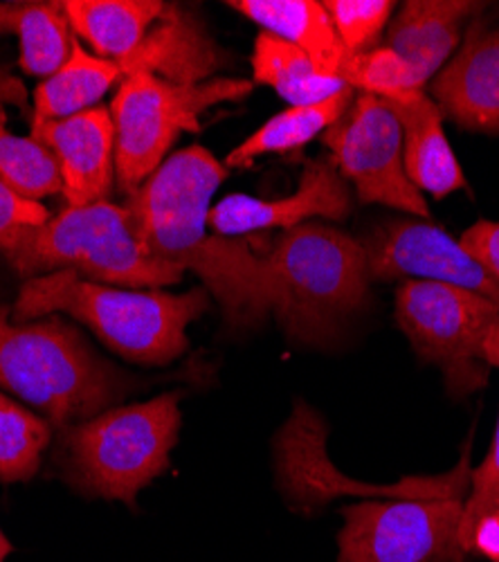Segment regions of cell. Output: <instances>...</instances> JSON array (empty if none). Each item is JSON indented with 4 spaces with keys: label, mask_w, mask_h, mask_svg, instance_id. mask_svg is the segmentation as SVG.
Segmentation results:
<instances>
[{
    "label": "cell",
    "mask_w": 499,
    "mask_h": 562,
    "mask_svg": "<svg viewBox=\"0 0 499 562\" xmlns=\"http://www.w3.org/2000/svg\"><path fill=\"white\" fill-rule=\"evenodd\" d=\"M322 5L351 57L378 48L381 34L394 12L389 0H325Z\"/></svg>",
    "instance_id": "27"
},
{
    "label": "cell",
    "mask_w": 499,
    "mask_h": 562,
    "mask_svg": "<svg viewBox=\"0 0 499 562\" xmlns=\"http://www.w3.org/2000/svg\"><path fill=\"white\" fill-rule=\"evenodd\" d=\"M460 244L499 284V221H477L462 234Z\"/></svg>",
    "instance_id": "29"
},
{
    "label": "cell",
    "mask_w": 499,
    "mask_h": 562,
    "mask_svg": "<svg viewBox=\"0 0 499 562\" xmlns=\"http://www.w3.org/2000/svg\"><path fill=\"white\" fill-rule=\"evenodd\" d=\"M402 128V165L407 178L419 192L445 199L468 187V180L452 151L443 113L426 92H415L400 100H385Z\"/></svg>",
    "instance_id": "16"
},
{
    "label": "cell",
    "mask_w": 499,
    "mask_h": 562,
    "mask_svg": "<svg viewBox=\"0 0 499 562\" xmlns=\"http://www.w3.org/2000/svg\"><path fill=\"white\" fill-rule=\"evenodd\" d=\"M0 182L19 199L32 203L64 192L61 171L53 151L32 135L12 133L3 109H0Z\"/></svg>",
    "instance_id": "24"
},
{
    "label": "cell",
    "mask_w": 499,
    "mask_h": 562,
    "mask_svg": "<svg viewBox=\"0 0 499 562\" xmlns=\"http://www.w3.org/2000/svg\"><path fill=\"white\" fill-rule=\"evenodd\" d=\"M12 551H14L12 542L5 538L3 529H0V562H5V560H8V555H10Z\"/></svg>",
    "instance_id": "33"
},
{
    "label": "cell",
    "mask_w": 499,
    "mask_h": 562,
    "mask_svg": "<svg viewBox=\"0 0 499 562\" xmlns=\"http://www.w3.org/2000/svg\"><path fill=\"white\" fill-rule=\"evenodd\" d=\"M180 394L106 409L61 428V468L68 484L90 497L135 506L138 493L162 475L180 432Z\"/></svg>",
    "instance_id": "6"
},
{
    "label": "cell",
    "mask_w": 499,
    "mask_h": 562,
    "mask_svg": "<svg viewBox=\"0 0 499 562\" xmlns=\"http://www.w3.org/2000/svg\"><path fill=\"white\" fill-rule=\"evenodd\" d=\"M30 135L59 165L68 207L109 201L115 182V124L111 109L95 106L68 120H32Z\"/></svg>",
    "instance_id": "14"
},
{
    "label": "cell",
    "mask_w": 499,
    "mask_h": 562,
    "mask_svg": "<svg viewBox=\"0 0 499 562\" xmlns=\"http://www.w3.org/2000/svg\"><path fill=\"white\" fill-rule=\"evenodd\" d=\"M122 79L117 64L90 55L79 38H72L64 66L43 79L34 90V117L38 122L68 120L95 109L111 86Z\"/></svg>",
    "instance_id": "20"
},
{
    "label": "cell",
    "mask_w": 499,
    "mask_h": 562,
    "mask_svg": "<svg viewBox=\"0 0 499 562\" xmlns=\"http://www.w3.org/2000/svg\"><path fill=\"white\" fill-rule=\"evenodd\" d=\"M432 98L457 126L499 137V19L481 10L468 21L457 55L432 81Z\"/></svg>",
    "instance_id": "13"
},
{
    "label": "cell",
    "mask_w": 499,
    "mask_h": 562,
    "mask_svg": "<svg viewBox=\"0 0 499 562\" xmlns=\"http://www.w3.org/2000/svg\"><path fill=\"white\" fill-rule=\"evenodd\" d=\"M0 34L19 38L21 68L41 79H48L64 66L75 38L64 5L43 0L0 3Z\"/></svg>",
    "instance_id": "21"
},
{
    "label": "cell",
    "mask_w": 499,
    "mask_h": 562,
    "mask_svg": "<svg viewBox=\"0 0 499 562\" xmlns=\"http://www.w3.org/2000/svg\"><path fill=\"white\" fill-rule=\"evenodd\" d=\"M340 79L358 92L376 95L383 100H400L415 92H423L428 79L400 55L389 50L387 45L349 57L340 72Z\"/></svg>",
    "instance_id": "26"
},
{
    "label": "cell",
    "mask_w": 499,
    "mask_h": 562,
    "mask_svg": "<svg viewBox=\"0 0 499 562\" xmlns=\"http://www.w3.org/2000/svg\"><path fill=\"white\" fill-rule=\"evenodd\" d=\"M484 362L490 367H499V324L490 331L484 345Z\"/></svg>",
    "instance_id": "32"
},
{
    "label": "cell",
    "mask_w": 499,
    "mask_h": 562,
    "mask_svg": "<svg viewBox=\"0 0 499 562\" xmlns=\"http://www.w3.org/2000/svg\"><path fill=\"white\" fill-rule=\"evenodd\" d=\"M48 210L41 203L23 201L16 194H12L8 187L0 182V239L10 234L14 227L21 225H38L48 221Z\"/></svg>",
    "instance_id": "31"
},
{
    "label": "cell",
    "mask_w": 499,
    "mask_h": 562,
    "mask_svg": "<svg viewBox=\"0 0 499 562\" xmlns=\"http://www.w3.org/2000/svg\"><path fill=\"white\" fill-rule=\"evenodd\" d=\"M0 252L25 279L59 270L122 289L178 284L185 270L149 255L126 207L109 201L64 207L38 225H21L0 239Z\"/></svg>",
    "instance_id": "3"
},
{
    "label": "cell",
    "mask_w": 499,
    "mask_h": 562,
    "mask_svg": "<svg viewBox=\"0 0 499 562\" xmlns=\"http://www.w3.org/2000/svg\"><path fill=\"white\" fill-rule=\"evenodd\" d=\"M462 544L466 553L499 562V510H486L462 529Z\"/></svg>",
    "instance_id": "30"
},
{
    "label": "cell",
    "mask_w": 499,
    "mask_h": 562,
    "mask_svg": "<svg viewBox=\"0 0 499 562\" xmlns=\"http://www.w3.org/2000/svg\"><path fill=\"white\" fill-rule=\"evenodd\" d=\"M486 510H499V416L484 463L470 471V488L464 504L462 529Z\"/></svg>",
    "instance_id": "28"
},
{
    "label": "cell",
    "mask_w": 499,
    "mask_h": 562,
    "mask_svg": "<svg viewBox=\"0 0 499 562\" xmlns=\"http://www.w3.org/2000/svg\"><path fill=\"white\" fill-rule=\"evenodd\" d=\"M325 145L362 203L430 218L423 194L405 173L402 128L383 98L358 92L344 115L325 131Z\"/></svg>",
    "instance_id": "10"
},
{
    "label": "cell",
    "mask_w": 499,
    "mask_h": 562,
    "mask_svg": "<svg viewBox=\"0 0 499 562\" xmlns=\"http://www.w3.org/2000/svg\"><path fill=\"white\" fill-rule=\"evenodd\" d=\"M252 81L218 77L178 86L151 75L122 79L111 104L115 124V176L128 194L165 162L180 133H199L201 115L223 102H241Z\"/></svg>",
    "instance_id": "8"
},
{
    "label": "cell",
    "mask_w": 499,
    "mask_h": 562,
    "mask_svg": "<svg viewBox=\"0 0 499 562\" xmlns=\"http://www.w3.org/2000/svg\"><path fill=\"white\" fill-rule=\"evenodd\" d=\"M117 66L122 77L145 72L169 83L194 86L209 81L223 59L218 45L194 14L167 5L135 53Z\"/></svg>",
    "instance_id": "15"
},
{
    "label": "cell",
    "mask_w": 499,
    "mask_h": 562,
    "mask_svg": "<svg viewBox=\"0 0 499 562\" xmlns=\"http://www.w3.org/2000/svg\"><path fill=\"white\" fill-rule=\"evenodd\" d=\"M228 8L257 23L261 32L295 45L325 75L340 77L351 57L327 8L315 0H233Z\"/></svg>",
    "instance_id": "18"
},
{
    "label": "cell",
    "mask_w": 499,
    "mask_h": 562,
    "mask_svg": "<svg viewBox=\"0 0 499 562\" xmlns=\"http://www.w3.org/2000/svg\"><path fill=\"white\" fill-rule=\"evenodd\" d=\"M61 5L72 32L113 64L135 53L167 8L160 0H64Z\"/></svg>",
    "instance_id": "19"
},
{
    "label": "cell",
    "mask_w": 499,
    "mask_h": 562,
    "mask_svg": "<svg viewBox=\"0 0 499 562\" xmlns=\"http://www.w3.org/2000/svg\"><path fill=\"white\" fill-rule=\"evenodd\" d=\"M370 277L378 281H432L470 291L499 306L495 277L457 239L430 221H387L360 241Z\"/></svg>",
    "instance_id": "11"
},
{
    "label": "cell",
    "mask_w": 499,
    "mask_h": 562,
    "mask_svg": "<svg viewBox=\"0 0 499 562\" xmlns=\"http://www.w3.org/2000/svg\"><path fill=\"white\" fill-rule=\"evenodd\" d=\"M228 173L205 147L194 145L169 156L124 207L149 255L196 272L230 329L241 331L272 313L270 272L250 239L207 232L212 199Z\"/></svg>",
    "instance_id": "1"
},
{
    "label": "cell",
    "mask_w": 499,
    "mask_h": 562,
    "mask_svg": "<svg viewBox=\"0 0 499 562\" xmlns=\"http://www.w3.org/2000/svg\"><path fill=\"white\" fill-rule=\"evenodd\" d=\"M265 259L272 313L302 342H325L367 300L365 248L336 227L286 229Z\"/></svg>",
    "instance_id": "4"
},
{
    "label": "cell",
    "mask_w": 499,
    "mask_h": 562,
    "mask_svg": "<svg viewBox=\"0 0 499 562\" xmlns=\"http://www.w3.org/2000/svg\"><path fill=\"white\" fill-rule=\"evenodd\" d=\"M470 488L468 452L455 471L387 502L342 510L338 562H464L462 515Z\"/></svg>",
    "instance_id": "7"
},
{
    "label": "cell",
    "mask_w": 499,
    "mask_h": 562,
    "mask_svg": "<svg viewBox=\"0 0 499 562\" xmlns=\"http://www.w3.org/2000/svg\"><path fill=\"white\" fill-rule=\"evenodd\" d=\"M355 90H344L340 95L313 106H291L275 117H270L261 128H257L250 137L230 151L225 158V167L230 169H246L257 158L268 154H288L295 149H302L308 145L313 137L325 133L329 126H333L349 104L353 102Z\"/></svg>",
    "instance_id": "23"
},
{
    "label": "cell",
    "mask_w": 499,
    "mask_h": 562,
    "mask_svg": "<svg viewBox=\"0 0 499 562\" xmlns=\"http://www.w3.org/2000/svg\"><path fill=\"white\" fill-rule=\"evenodd\" d=\"M481 10V3L466 0H410L389 23L385 45L430 81L457 50L466 23Z\"/></svg>",
    "instance_id": "17"
},
{
    "label": "cell",
    "mask_w": 499,
    "mask_h": 562,
    "mask_svg": "<svg viewBox=\"0 0 499 562\" xmlns=\"http://www.w3.org/2000/svg\"><path fill=\"white\" fill-rule=\"evenodd\" d=\"M396 319L417 353L441 367L452 396H466L488 381L484 345L499 324V306L464 289L402 281Z\"/></svg>",
    "instance_id": "9"
},
{
    "label": "cell",
    "mask_w": 499,
    "mask_h": 562,
    "mask_svg": "<svg viewBox=\"0 0 499 562\" xmlns=\"http://www.w3.org/2000/svg\"><path fill=\"white\" fill-rule=\"evenodd\" d=\"M254 81L277 90L291 106L322 104L344 90H351L340 77L325 75L295 45L261 32L252 53Z\"/></svg>",
    "instance_id": "22"
},
{
    "label": "cell",
    "mask_w": 499,
    "mask_h": 562,
    "mask_svg": "<svg viewBox=\"0 0 499 562\" xmlns=\"http://www.w3.org/2000/svg\"><path fill=\"white\" fill-rule=\"evenodd\" d=\"M351 212V192L331 156L304 165L297 192L286 199L263 201L233 194L212 205L209 227L220 237H241L261 229H293L310 218L342 221Z\"/></svg>",
    "instance_id": "12"
},
{
    "label": "cell",
    "mask_w": 499,
    "mask_h": 562,
    "mask_svg": "<svg viewBox=\"0 0 499 562\" xmlns=\"http://www.w3.org/2000/svg\"><path fill=\"white\" fill-rule=\"evenodd\" d=\"M209 308L205 289L183 295L98 284L70 270L25 279L14 304L16 322L68 313L131 362L167 364L190 347L188 326Z\"/></svg>",
    "instance_id": "2"
},
{
    "label": "cell",
    "mask_w": 499,
    "mask_h": 562,
    "mask_svg": "<svg viewBox=\"0 0 499 562\" xmlns=\"http://www.w3.org/2000/svg\"><path fill=\"white\" fill-rule=\"evenodd\" d=\"M0 387L68 428L106 412L120 379L59 317L12 324L0 306Z\"/></svg>",
    "instance_id": "5"
},
{
    "label": "cell",
    "mask_w": 499,
    "mask_h": 562,
    "mask_svg": "<svg viewBox=\"0 0 499 562\" xmlns=\"http://www.w3.org/2000/svg\"><path fill=\"white\" fill-rule=\"evenodd\" d=\"M50 439V426L43 418L0 394V482L32 480Z\"/></svg>",
    "instance_id": "25"
}]
</instances>
